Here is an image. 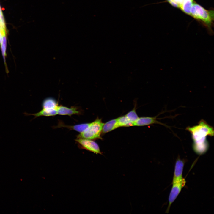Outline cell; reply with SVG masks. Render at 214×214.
I'll return each mask as SVG.
<instances>
[{"mask_svg":"<svg viewBox=\"0 0 214 214\" xmlns=\"http://www.w3.org/2000/svg\"><path fill=\"white\" fill-rule=\"evenodd\" d=\"M186 130L191 134L193 140L192 147L194 152L199 155L205 154L209 147L207 137L214 136L213 128L204 120L201 119L197 125L188 126Z\"/></svg>","mask_w":214,"mask_h":214,"instance_id":"6da1fadb","label":"cell"},{"mask_svg":"<svg viewBox=\"0 0 214 214\" xmlns=\"http://www.w3.org/2000/svg\"><path fill=\"white\" fill-rule=\"evenodd\" d=\"M189 15L209 28L211 27L214 19L213 10H207L194 1L191 8Z\"/></svg>","mask_w":214,"mask_h":214,"instance_id":"7a4b0ae2","label":"cell"},{"mask_svg":"<svg viewBox=\"0 0 214 214\" xmlns=\"http://www.w3.org/2000/svg\"><path fill=\"white\" fill-rule=\"evenodd\" d=\"M103 124L101 119L97 118L94 121L90 123L89 126L83 132L78 135L77 138L92 140L101 138Z\"/></svg>","mask_w":214,"mask_h":214,"instance_id":"3957f363","label":"cell"},{"mask_svg":"<svg viewBox=\"0 0 214 214\" xmlns=\"http://www.w3.org/2000/svg\"><path fill=\"white\" fill-rule=\"evenodd\" d=\"M186 183V180L183 178L180 180L172 182V185L169 197V205L166 211V213L169 212L171 205L176 199Z\"/></svg>","mask_w":214,"mask_h":214,"instance_id":"277c9868","label":"cell"},{"mask_svg":"<svg viewBox=\"0 0 214 214\" xmlns=\"http://www.w3.org/2000/svg\"><path fill=\"white\" fill-rule=\"evenodd\" d=\"M75 141L81 148L96 154H102L99 145L95 141L92 140L82 138H77Z\"/></svg>","mask_w":214,"mask_h":214,"instance_id":"5b68a950","label":"cell"},{"mask_svg":"<svg viewBox=\"0 0 214 214\" xmlns=\"http://www.w3.org/2000/svg\"><path fill=\"white\" fill-rule=\"evenodd\" d=\"M157 116L154 117H139L133 123V126H144L155 124H159L166 127V125L158 121Z\"/></svg>","mask_w":214,"mask_h":214,"instance_id":"8992f818","label":"cell"},{"mask_svg":"<svg viewBox=\"0 0 214 214\" xmlns=\"http://www.w3.org/2000/svg\"><path fill=\"white\" fill-rule=\"evenodd\" d=\"M185 163L184 160L178 158L176 160L172 182L182 180L183 168Z\"/></svg>","mask_w":214,"mask_h":214,"instance_id":"52a82bcc","label":"cell"},{"mask_svg":"<svg viewBox=\"0 0 214 214\" xmlns=\"http://www.w3.org/2000/svg\"><path fill=\"white\" fill-rule=\"evenodd\" d=\"M57 114L70 116L74 114H80L81 111L78 107L73 106L68 108L62 106H58L56 108Z\"/></svg>","mask_w":214,"mask_h":214,"instance_id":"ba28073f","label":"cell"},{"mask_svg":"<svg viewBox=\"0 0 214 214\" xmlns=\"http://www.w3.org/2000/svg\"><path fill=\"white\" fill-rule=\"evenodd\" d=\"M25 116L33 115L34 119L40 116H51L56 115L57 114L56 109H47L43 108L39 112L34 114H29L25 112L23 113Z\"/></svg>","mask_w":214,"mask_h":214,"instance_id":"9c48e42d","label":"cell"},{"mask_svg":"<svg viewBox=\"0 0 214 214\" xmlns=\"http://www.w3.org/2000/svg\"><path fill=\"white\" fill-rule=\"evenodd\" d=\"M90 123H82L74 125H64L62 122L59 123L57 127H66L70 130H73L80 133L83 132L89 126Z\"/></svg>","mask_w":214,"mask_h":214,"instance_id":"30bf717a","label":"cell"},{"mask_svg":"<svg viewBox=\"0 0 214 214\" xmlns=\"http://www.w3.org/2000/svg\"><path fill=\"white\" fill-rule=\"evenodd\" d=\"M117 119H113L104 124L102 133H105L119 127Z\"/></svg>","mask_w":214,"mask_h":214,"instance_id":"8fae6325","label":"cell"},{"mask_svg":"<svg viewBox=\"0 0 214 214\" xmlns=\"http://www.w3.org/2000/svg\"><path fill=\"white\" fill-rule=\"evenodd\" d=\"M58 106V103L56 101L52 98L45 99L43 101L42 103L43 108L56 109Z\"/></svg>","mask_w":214,"mask_h":214,"instance_id":"7c38bea8","label":"cell"},{"mask_svg":"<svg viewBox=\"0 0 214 214\" xmlns=\"http://www.w3.org/2000/svg\"><path fill=\"white\" fill-rule=\"evenodd\" d=\"M117 119L119 127L133 126V124L128 119L125 115L119 117Z\"/></svg>","mask_w":214,"mask_h":214,"instance_id":"4fadbf2b","label":"cell"},{"mask_svg":"<svg viewBox=\"0 0 214 214\" xmlns=\"http://www.w3.org/2000/svg\"><path fill=\"white\" fill-rule=\"evenodd\" d=\"M125 116L133 124L139 118L136 113L135 107L131 111L128 112L125 115Z\"/></svg>","mask_w":214,"mask_h":214,"instance_id":"5bb4252c","label":"cell"},{"mask_svg":"<svg viewBox=\"0 0 214 214\" xmlns=\"http://www.w3.org/2000/svg\"><path fill=\"white\" fill-rule=\"evenodd\" d=\"M185 0H167L173 6L179 8Z\"/></svg>","mask_w":214,"mask_h":214,"instance_id":"9a60e30c","label":"cell"},{"mask_svg":"<svg viewBox=\"0 0 214 214\" xmlns=\"http://www.w3.org/2000/svg\"><path fill=\"white\" fill-rule=\"evenodd\" d=\"M0 27L6 29V27L4 19L3 14L0 6Z\"/></svg>","mask_w":214,"mask_h":214,"instance_id":"2e32d148","label":"cell"},{"mask_svg":"<svg viewBox=\"0 0 214 214\" xmlns=\"http://www.w3.org/2000/svg\"><path fill=\"white\" fill-rule=\"evenodd\" d=\"M2 39V35L1 33V32L0 31V45L1 43Z\"/></svg>","mask_w":214,"mask_h":214,"instance_id":"e0dca14e","label":"cell"}]
</instances>
